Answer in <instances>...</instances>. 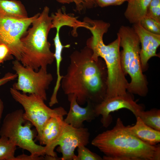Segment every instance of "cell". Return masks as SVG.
<instances>
[{"label":"cell","mask_w":160,"mask_h":160,"mask_svg":"<svg viewBox=\"0 0 160 160\" xmlns=\"http://www.w3.org/2000/svg\"><path fill=\"white\" fill-rule=\"evenodd\" d=\"M92 55V50L87 46L74 51L70 56V64L61 82L64 93L75 95L80 105L88 101L98 104L106 96L99 59L94 60Z\"/></svg>","instance_id":"1"},{"label":"cell","mask_w":160,"mask_h":160,"mask_svg":"<svg viewBox=\"0 0 160 160\" xmlns=\"http://www.w3.org/2000/svg\"><path fill=\"white\" fill-rule=\"evenodd\" d=\"M91 144L104 155V160H159V145H151L141 140L117 118L111 129L97 135Z\"/></svg>","instance_id":"2"},{"label":"cell","mask_w":160,"mask_h":160,"mask_svg":"<svg viewBox=\"0 0 160 160\" xmlns=\"http://www.w3.org/2000/svg\"><path fill=\"white\" fill-rule=\"evenodd\" d=\"M49 8L45 6L21 38L22 51L20 61L24 66L38 71L40 68L47 69L55 60L48 40L52 29V19Z\"/></svg>","instance_id":"3"},{"label":"cell","mask_w":160,"mask_h":160,"mask_svg":"<svg viewBox=\"0 0 160 160\" xmlns=\"http://www.w3.org/2000/svg\"><path fill=\"white\" fill-rule=\"evenodd\" d=\"M120 38L121 62L125 75L129 74L131 81L127 89L131 93L145 97L148 92V82L143 73L140 60V42L132 27L122 25L117 33Z\"/></svg>","instance_id":"4"},{"label":"cell","mask_w":160,"mask_h":160,"mask_svg":"<svg viewBox=\"0 0 160 160\" xmlns=\"http://www.w3.org/2000/svg\"><path fill=\"white\" fill-rule=\"evenodd\" d=\"M23 111L19 109L7 114L0 129V136L5 137L17 146L28 151L34 160L44 159L45 146L36 143L33 126L23 117Z\"/></svg>","instance_id":"5"},{"label":"cell","mask_w":160,"mask_h":160,"mask_svg":"<svg viewBox=\"0 0 160 160\" xmlns=\"http://www.w3.org/2000/svg\"><path fill=\"white\" fill-rule=\"evenodd\" d=\"M10 92L14 100L23 107L25 111L24 118L35 127L37 133L36 138L40 136L44 126L51 117L64 116L67 113L62 106L51 108L45 104L44 100L37 95L21 93L12 87Z\"/></svg>","instance_id":"6"},{"label":"cell","mask_w":160,"mask_h":160,"mask_svg":"<svg viewBox=\"0 0 160 160\" xmlns=\"http://www.w3.org/2000/svg\"><path fill=\"white\" fill-rule=\"evenodd\" d=\"M12 69L17 78L12 88L24 93L37 95L44 101L47 100L46 91L53 79L52 74L47 69L40 68L36 71L24 66L16 59L12 62Z\"/></svg>","instance_id":"7"},{"label":"cell","mask_w":160,"mask_h":160,"mask_svg":"<svg viewBox=\"0 0 160 160\" xmlns=\"http://www.w3.org/2000/svg\"><path fill=\"white\" fill-rule=\"evenodd\" d=\"M39 13L25 18L0 17V44L6 45L19 61L22 51L21 39Z\"/></svg>","instance_id":"8"},{"label":"cell","mask_w":160,"mask_h":160,"mask_svg":"<svg viewBox=\"0 0 160 160\" xmlns=\"http://www.w3.org/2000/svg\"><path fill=\"white\" fill-rule=\"evenodd\" d=\"M123 108L131 111L136 117L138 112L144 110L143 106L134 100L130 94L107 97L100 103L95 104V110L97 117L101 115V122L103 127H107L112 122L111 113Z\"/></svg>","instance_id":"9"},{"label":"cell","mask_w":160,"mask_h":160,"mask_svg":"<svg viewBox=\"0 0 160 160\" xmlns=\"http://www.w3.org/2000/svg\"><path fill=\"white\" fill-rule=\"evenodd\" d=\"M90 133L87 128H77L65 123L61 135L56 143L57 151L62 154V160H74L76 149L86 146L89 142Z\"/></svg>","instance_id":"10"},{"label":"cell","mask_w":160,"mask_h":160,"mask_svg":"<svg viewBox=\"0 0 160 160\" xmlns=\"http://www.w3.org/2000/svg\"><path fill=\"white\" fill-rule=\"evenodd\" d=\"M65 123L63 116L51 117L44 126L40 136L37 140L41 145H44L45 155L59 160L54 150Z\"/></svg>","instance_id":"11"},{"label":"cell","mask_w":160,"mask_h":160,"mask_svg":"<svg viewBox=\"0 0 160 160\" xmlns=\"http://www.w3.org/2000/svg\"><path fill=\"white\" fill-rule=\"evenodd\" d=\"M132 28L139 37L141 45L140 56L143 71L147 69L148 62L151 58L159 56L156 51L160 45V35L147 31L139 23L133 24Z\"/></svg>","instance_id":"12"},{"label":"cell","mask_w":160,"mask_h":160,"mask_svg":"<svg viewBox=\"0 0 160 160\" xmlns=\"http://www.w3.org/2000/svg\"><path fill=\"white\" fill-rule=\"evenodd\" d=\"M67 95L70 106L66 117L64 119L65 123L75 128H80L84 127V122H91L97 117L95 104L88 101L87 106L82 107L78 103L75 95L69 94Z\"/></svg>","instance_id":"13"},{"label":"cell","mask_w":160,"mask_h":160,"mask_svg":"<svg viewBox=\"0 0 160 160\" xmlns=\"http://www.w3.org/2000/svg\"><path fill=\"white\" fill-rule=\"evenodd\" d=\"M135 124L127 126L129 131L144 142L151 145L160 142V131L156 130L145 124L138 117H136Z\"/></svg>","instance_id":"14"},{"label":"cell","mask_w":160,"mask_h":160,"mask_svg":"<svg viewBox=\"0 0 160 160\" xmlns=\"http://www.w3.org/2000/svg\"><path fill=\"white\" fill-rule=\"evenodd\" d=\"M50 16L52 19V28L57 25H60L62 27L64 26H69L73 28L71 33L74 36H77V30L78 28H85L86 26V24L84 21L78 20L73 15L66 13L65 8L63 7L58 9L54 13H52Z\"/></svg>","instance_id":"15"},{"label":"cell","mask_w":160,"mask_h":160,"mask_svg":"<svg viewBox=\"0 0 160 160\" xmlns=\"http://www.w3.org/2000/svg\"><path fill=\"white\" fill-rule=\"evenodd\" d=\"M151 0H129L124 12L125 18L133 24L138 23L146 16Z\"/></svg>","instance_id":"16"},{"label":"cell","mask_w":160,"mask_h":160,"mask_svg":"<svg viewBox=\"0 0 160 160\" xmlns=\"http://www.w3.org/2000/svg\"><path fill=\"white\" fill-rule=\"evenodd\" d=\"M0 17L16 18L28 17L25 6L18 0H0Z\"/></svg>","instance_id":"17"},{"label":"cell","mask_w":160,"mask_h":160,"mask_svg":"<svg viewBox=\"0 0 160 160\" xmlns=\"http://www.w3.org/2000/svg\"><path fill=\"white\" fill-rule=\"evenodd\" d=\"M139 117L146 125L160 131V110L153 108L146 111L144 110L138 112L137 116Z\"/></svg>","instance_id":"18"},{"label":"cell","mask_w":160,"mask_h":160,"mask_svg":"<svg viewBox=\"0 0 160 160\" xmlns=\"http://www.w3.org/2000/svg\"><path fill=\"white\" fill-rule=\"evenodd\" d=\"M17 146L8 138H0V160H16L15 156Z\"/></svg>","instance_id":"19"},{"label":"cell","mask_w":160,"mask_h":160,"mask_svg":"<svg viewBox=\"0 0 160 160\" xmlns=\"http://www.w3.org/2000/svg\"><path fill=\"white\" fill-rule=\"evenodd\" d=\"M147 31L153 33L160 35V22L145 16L138 23Z\"/></svg>","instance_id":"20"},{"label":"cell","mask_w":160,"mask_h":160,"mask_svg":"<svg viewBox=\"0 0 160 160\" xmlns=\"http://www.w3.org/2000/svg\"><path fill=\"white\" fill-rule=\"evenodd\" d=\"M77 155L74 160H102L100 156L91 151L85 146H81L77 148Z\"/></svg>","instance_id":"21"},{"label":"cell","mask_w":160,"mask_h":160,"mask_svg":"<svg viewBox=\"0 0 160 160\" xmlns=\"http://www.w3.org/2000/svg\"><path fill=\"white\" fill-rule=\"evenodd\" d=\"M75 5V10L79 13L97 6L95 0H72Z\"/></svg>","instance_id":"22"},{"label":"cell","mask_w":160,"mask_h":160,"mask_svg":"<svg viewBox=\"0 0 160 160\" xmlns=\"http://www.w3.org/2000/svg\"><path fill=\"white\" fill-rule=\"evenodd\" d=\"M146 15L160 22V0H151Z\"/></svg>","instance_id":"23"},{"label":"cell","mask_w":160,"mask_h":160,"mask_svg":"<svg viewBox=\"0 0 160 160\" xmlns=\"http://www.w3.org/2000/svg\"><path fill=\"white\" fill-rule=\"evenodd\" d=\"M16 74L8 72L6 73L2 78H0V87L8 82L15 80L17 78ZM4 109V105L3 102L0 99V124L2 118V115Z\"/></svg>","instance_id":"24"},{"label":"cell","mask_w":160,"mask_h":160,"mask_svg":"<svg viewBox=\"0 0 160 160\" xmlns=\"http://www.w3.org/2000/svg\"><path fill=\"white\" fill-rule=\"evenodd\" d=\"M13 56L9 49L6 45L0 44V64L13 59Z\"/></svg>","instance_id":"25"},{"label":"cell","mask_w":160,"mask_h":160,"mask_svg":"<svg viewBox=\"0 0 160 160\" xmlns=\"http://www.w3.org/2000/svg\"><path fill=\"white\" fill-rule=\"evenodd\" d=\"M97 6L104 7L109 6H118L121 5L125 1L129 0H95Z\"/></svg>","instance_id":"26"},{"label":"cell","mask_w":160,"mask_h":160,"mask_svg":"<svg viewBox=\"0 0 160 160\" xmlns=\"http://www.w3.org/2000/svg\"><path fill=\"white\" fill-rule=\"evenodd\" d=\"M58 2L62 4H69L73 2L72 0H56Z\"/></svg>","instance_id":"27"}]
</instances>
